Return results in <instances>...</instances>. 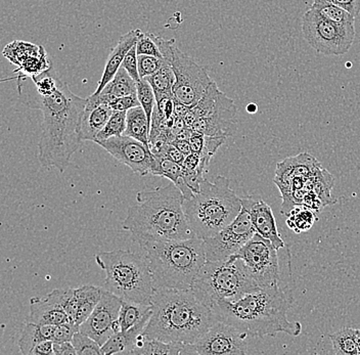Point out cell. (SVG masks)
<instances>
[{
    "instance_id": "8fae6325",
    "label": "cell",
    "mask_w": 360,
    "mask_h": 355,
    "mask_svg": "<svg viewBox=\"0 0 360 355\" xmlns=\"http://www.w3.org/2000/svg\"><path fill=\"white\" fill-rule=\"evenodd\" d=\"M278 251L269 240L256 233L233 257L240 258L247 265L250 273L259 287L280 284L281 269Z\"/></svg>"
},
{
    "instance_id": "ab89813d",
    "label": "cell",
    "mask_w": 360,
    "mask_h": 355,
    "mask_svg": "<svg viewBox=\"0 0 360 355\" xmlns=\"http://www.w3.org/2000/svg\"><path fill=\"white\" fill-rule=\"evenodd\" d=\"M79 332V327L71 323H64L62 325H56L51 340L55 343L71 342L74 335Z\"/></svg>"
},
{
    "instance_id": "30bf717a",
    "label": "cell",
    "mask_w": 360,
    "mask_h": 355,
    "mask_svg": "<svg viewBox=\"0 0 360 355\" xmlns=\"http://www.w3.org/2000/svg\"><path fill=\"white\" fill-rule=\"evenodd\" d=\"M302 33L316 53L325 56H343L354 42L355 23L339 24L330 21L311 8L304 13Z\"/></svg>"
},
{
    "instance_id": "3957f363",
    "label": "cell",
    "mask_w": 360,
    "mask_h": 355,
    "mask_svg": "<svg viewBox=\"0 0 360 355\" xmlns=\"http://www.w3.org/2000/svg\"><path fill=\"white\" fill-rule=\"evenodd\" d=\"M152 309L143 335L164 342L195 343L217 321L212 309L202 304L191 289L157 288Z\"/></svg>"
},
{
    "instance_id": "8d00e7d4",
    "label": "cell",
    "mask_w": 360,
    "mask_h": 355,
    "mask_svg": "<svg viewBox=\"0 0 360 355\" xmlns=\"http://www.w3.org/2000/svg\"><path fill=\"white\" fill-rule=\"evenodd\" d=\"M71 342L73 344L77 355H103L100 344L83 333H76Z\"/></svg>"
},
{
    "instance_id": "4dcf8cb0",
    "label": "cell",
    "mask_w": 360,
    "mask_h": 355,
    "mask_svg": "<svg viewBox=\"0 0 360 355\" xmlns=\"http://www.w3.org/2000/svg\"><path fill=\"white\" fill-rule=\"evenodd\" d=\"M311 8L330 21L339 24L355 23V18L351 13L328 0H314Z\"/></svg>"
},
{
    "instance_id": "83f0119b",
    "label": "cell",
    "mask_w": 360,
    "mask_h": 355,
    "mask_svg": "<svg viewBox=\"0 0 360 355\" xmlns=\"http://www.w3.org/2000/svg\"><path fill=\"white\" fill-rule=\"evenodd\" d=\"M152 312V305L139 304V303L124 301L119 316L121 332L127 331L143 320L146 316Z\"/></svg>"
},
{
    "instance_id": "7bdbcfd3",
    "label": "cell",
    "mask_w": 360,
    "mask_h": 355,
    "mask_svg": "<svg viewBox=\"0 0 360 355\" xmlns=\"http://www.w3.org/2000/svg\"><path fill=\"white\" fill-rule=\"evenodd\" d=\"M356 18L360 13V0H328Z\"/></svg>"
},
{
    "instance_id": "52a82bcc",
    "label": "cell",
    "mask_w": 360,
    "mask_h": 355,
    "mask_svg": "<svg viewBox=\"0 0 360 355\" xmlns=\"http://www.w3.org/2000/svg\"><path fill=\"white\" fill-rule=\"evenodd\" d=\"M94 258L105 273V290L124 301L152 305L156 285L145 255L118 249Z\"/></svg>"
},
{
    "instance_id": "d4e9b609",
    "label": "cell",
    "mask_w": 360,
    "mask_h": 355,
    "mask_svg": "<svg viewBox=\"0 0 360 355\" xmlns=\"http://www.w3.org/2000/svg\"><path fill=\"white\" fill-rule=\"evenodd\" d=\"M124 136H131L150 147L148 145H150V123L141 105L128 110Z\"/></svg>"
},
{
    "instance_id": "74e56055",
    "label": "cell",
    "mask_w": 360,
    "mask_h": 355,
    "mask_svg": "<svg viewBox=\"0 0 360 355\" xmlns=\"http://www.w3.org/2000/svg\"><path fill=\"white\" fill-rule=\"evenodd\" d=\"M137 60H139V72L141 79H146V78L154 75L165 63L164 58L146 55H139Z\"/></svg>"
},
{
    "instance_id": "4316f807",
    "label": "cell",
    "mask_w": 360,
    "mask_h": 355,
    "mask_svg": "<svg viewBox=\"0 0 360 355\" xmlns=\"http://www.w3.org/2000/svg\"><path fill=\"white\" fill-rule=\"evenodd\" d=\"M103 288L83 286L74 289V294L78 301V311L76 316V325L80 327L90 314H92L101 298Z\"/></svg>"
},
{
    "instance_id": "2e32d148",
    "label": "cell",
    "mask_w": 360,
    "mask_h": 355,
    "mask_svg": "<svg viewBox=\"0 0 360 355\" xmlns=\"http://www.w3.org/2000/svg\"><path fill=\"white\" fill-rule=\"evenodd\" d=\"M74 289H56L41 298H31L30 321L36 325H58L68 323L67 306Z\"/></svg>"
},
{
    "instance_id": "5bb4252c",
    "label": "cell",
    "mask_w": 360,
    "mask_h": 355,
    "mask_svg": "<svg viewBox=\"0 0 360 355\" xmlns=\"http://www.w3.org/2000/svg\"><path fill=\"white\" fill-rule=\"evenodd\" d=\"M123 300L108 290H101V298L89 318L79 327V332L91 337L103 346L115 333L121 332L119 316Z\"/></svg>"
},
{
    "instance_id": "cb8c5ba5",
    "label": "cell",
    "mask_w": 360,
    "mask_h": 355,
    "mask_svg": "<svg viewBox=\"0 0 360 355\" xmlns=\"http://www.w3.org/2000/svg\"><path fill=\"white\" fill-rule=\"evenodd\" d=\"M191 129L205 136L226 138L235 134L236 120L222 117H199Z\"/></svg>"
},
{
    "instance_id": "8992f818",
    "label": "cell",
    "mask_w": 360,
    "mask_h": 355,
    "mask_svg": "<svg viewBox=\"0 0 360 355\" xmlns=\"http://www.w3.org/2000/svg\"><path fill=\"white\" fill-rule=\"evenodd\" d=\"M184 209L191 231L206 240L238 217L243 209L242 199L231 190V179L218 175L213 183L205 179L199 192L184 200Z\"/></svg>"
},
{
    "instance_id": "b9f144b4",
    "label": "cell",
    "mask_w": 360,
    "mask_h": 355,
    "mask_svg": "<svg viewBox=\"0 0 360 355\" xmlns=\"http://www.w3.org/2000/svg\"><path fill=\"white\" fill-rule=\"evenodd\" d=\"M110 107L114 111H126L132 109V108L139 107L141 105L137 94H130V96H121V98H116L109 103Z\"/></svg>"
},
{
    "instance_id": "e0dca14e",
    "label": "cell",
    "mask_w": 360,
    "mask_h": 355,
    "mask_svg": "<svg viewBox=\"0 0 360 355\" xmlns=\"http://www.w3.org/2000/svg\"><path fill=\"white\" fill-rule=\"evenodd\" d=\"M242 205L243 208L249 213L256 233L265 239L269 240L276 247V250L285 248V244L278 233L271 207L261 198L252 197V195L242 198Z\"/></svg>"
},
{
    "instance_id": "1f68e13d",
    "label": "cell",
    "mask_w": 360,
    "mask_h": 355,
    "mask_svg": "<svg viewBox=\"0 0 360 355\" xmlns=\"http://www.w3.org/2000/svg\"><path fill=\"white\" fill-rule=\"evenodd\" d=\"M154 89L156 94H173V86L175 83V75L170 64L164 63L162 68L154 75L146 78Z\"/></svg>"
},
{
    "instance_id": "7a4b0ae2",
    "label": "cell",
    "mask_w": 360,
    "mask_h": 355,
    "mask_svg": "<svg viewBox=\"0 0 360 355\" xmlns=\"http://www.w3.org/2000/svg\"><path fill=\"white\" fill-rule=\"evenodd\" d=\"M291 305L292 299L276 284L259 288L236 301H218L211 309L218 321L246 333L250 338L278 333L297 337L302 333V325L288 318Z\"/></svg>"
},
{
    "instance_id": "f1b7e54d",
    "label": "cell",
    "mask_w": 360,
    "mask_h": 355,
    "mask_svg": "<svg viewBox=\"0 0 360 355\" xmlns=\"http://www.w3.org/2000/svg\"><path fill=\"white\" fill-rule=\"evenodd\" d=\"M334 354L338 355H359L356 330L343 328L330 335Z\"/></svg>"
},
{
    "instance_id": "9a60e30c",
    "label": "cell",
    "mask_w": 360,
    "mask_h": 355,
    "mask_svg": "<svg viewBox=\"0 0 360 355\" xmlns=\"http://www.w3.org/2000/svg\"><path fill=\"white\" fill-rule=\"evenodd\" d=\"M117 161L128 166L134 174L146 176L150 174L155 164V155L150 147L131 136H114L98 143Z\"/></svg>"
},
{
    "instance_id": "7402d4cb",
    "label": "cell",
    "mask_w": 360,
    "mask_h": 355,
    "mask_svg": "<svg viewBox=\"0 0 360 355\" xmlns=\"http://www.w3.org/2000/svg\"><path fill=\"white\" fill-rule=\"evenodd\" d=\"M152 312L146 316L143 320L139 321L136 325L130 328L127 331L115 333L111 338L101 346L103 355L130 354V352L134 349L135 344H136L139 335L143 334V331H145L146 325H148L150 316H152Z\"/></svg>"
},
{
    "instance_id": "d6986e66",
    "label": "cell",
    "mask_w": 360,
    "mask_h": 355,
    "mask_svg": "<svg viewBox=\"0 0 360 355\" xmlns=\"http://www.w3.org/2000/svg\"><path fill=\"white\" fill-rule=\"evenodd\" d=\"M114 110L108 103H101L98 94L86 98V105L81 118L80 136L82 141H94L111 118Z\"/></svg>"
},
{
    "instance_id": "f35d334b",
    "label": "cell",
    "mask_w": 360,
    "mask_h": 355,
    "mask_svg": "<svg viewBox=\"0 0 360 355\" xmlns=\"http://www.w3.org/2000/svg\"><path fill=\"white\" fill-rule=\"evenodd\" d=\"M136 51L137 55L153 56V57L163 58L159 46H157L150 33L141 32L139 34L136 42Z\"/></svg>"
},
{
    "instance_id": "ffe728a7",
    "label": "cell",
    "mask_w": 360,
    "mask_h": 355,
    "mask_svg": "<svg viewBox=\"0 0 360 355\" xmlns=\"http://www.w3.org/2000/svg\"><path fill=\"white\" fill-rule=\"evenodd\" d=\"M195 116L199 117H224V118L236 119V105L231 98L218 89L215 82L211 83L199 103L191 108Z\"/></svg>"
},
{
    "instance_id": "7c38bea8",
    "label": "cell",
    "mask_w": 360,
    "mask_h": 355,
    "mask_svg": "<svg viewBox=\"0 0 360 355\" xmlns=\"http://www.w3.org/2000/svg\"><path fill=\"white\" fill-rule=\"evenodd\" d=\"M249 213L244 208L238 217L221 231L204 240L207 260L218 262L231 258L238 253L255 235Z\"/></svg>"
},
{
    "instance_id": "e575fe53",
    "label": "cell",
    "mask_w": 360,
    "mask_h": 355,
    "mask_svg": "<svg viewBox=\"0 0 360 355\" xmlns=\"http://www.w3.org/2000/svg\"><path fill=\"white\" fill-rule=\"evenodd\" d=\"M150 174L165 177L171 183L176 184L180 177L182 176V166L167 157L155 155L154 167H153Z\"/></svg>"
},
{
    "instance_id": "f907efd6",
    "label": "cell",
    "mask_w": 360,
    "mask_h": 355,
    "mask_svg": "<svg viewBox=\"0 0 360 355\" xmlns=\"http://www.w3.org/2000/svg\"><path fill=\"white\" fill-rule=\"evenodd\" d=\"M357 335V349H359V355H360V330H356Z\"/></svg>"
},
{
    "instance_id": "60d3db41",
    "label": "cell",
    "mask_w": 360,
    "mask_h": 355,
    "mask_svg": "<svg viewBox=\"0 0 360 355\" xmlns=\"http://www.w3.org/2000/svg\"><path fill=\"white\" fill-rule=\"evenodd\" d=\"M137 57H139V55H137L136 46H135L128 51L127 55H126L125 58H124L122 64L123 68L126 69V71L129 73V75L134 78L136 83L141 79V76H139V60H137Z\"/></svg>"
},
{
    "instance_id": "f546056e",
    "label": "cell",
    "mask_w": 360,
    "mask_h": 355,
    "mask_svg": "<svg viewBox=\"0 0 360 355\" xmlns=\"http://www.w3.org/2000/svg\"><path fill=\"white\" fill-rule=\"evenodd\" d=\"M136 91V82L129 75V73L126 71V69L121 67L118 72H117L115 77L108 83L107 86L101 92L111 94L115 98H121V96L135 94Z\"/></svg>"
},
{
    "instance_id": "ba28073f",
    "label": "cell",
    "mask_w": 360,
    "mask_h": 355,
    "mask_svg": "<svg viewBox=\"0 0 360 355\" xmlns=\"http://www.w3.org/2000/svg\"><path fill=\"white\" fill-rule=\"evenodd\" d=\"M259 288L245 262L231 256L218 262L207 260L191 289L202 304L212 309L218 301H236Z\"/></svg>"
},
{
    "instance_id": "484cf974",
    "label": "cell",
    "mask_w": 360,
    "mask_h": 355,
    "mask_svg": "<svg viewBox=\"0 0 360 355\" xmlns=\"http://www.w3.org/2000/svg\"><path fill=\"white\" fill-rule=\"evenodd\" d=\"M55 329L56 325H36L29 321L24 325L19 340L20 352L24 355H31L37 344L44 340H51Z\"/></svg>"
},
{
    "instance_id": "c3c4849f",
    "label": "cell",
    "mask_w": 360,
    "mask_h": 355,
    "mask_svg": "<svg viewBox=\"0 0 360 355\" xmlns=\"http://www.w3.org/2000/svg\"><path fill=\"white\" fill-rule=\"evenodd\" d=\"M172 145H174L182 153V154L188 156V155L193 154L191 152L190 141H173Z\"/></svg>"
},
{
    "instance_id": "603a6c76",
    "label": "cell",
    "mask_w": 360,
    "mask_h": 355,
    "mask_svg": "<svg viewBox=\"0 0 360 355\" xmlns=\"http://www.w3.org/2000/svg\"><path fill=\"white\" fill-rule=\"evenodd\" d=\"M134 355H157V354H193L191 344L168 343L158 339L146 338L145 335H139L135 344L134 349L130 352Z\"/></svg>"
},
{
    "instance_id": "44dd1931",
    "label": "cell",
    "mask_w": 360,
    "mask_h": 355,
    "mask_svg": "<svg viewBox=\"0 0 360 355\" xmlns=\"http://www.w3.org/2000/svg\"><path fill=\"white\" fill-rule=\"evenodd\" d=\"M141 33V31L139 29H134V30L129 31L126 34L121 36L118 44L112 49L109 57L107 58L105 70H103V75H101V80L98 81V87H96L94 94H100L103 89L107 86L108 83L115 77L118 70L122 67L124 58H125L128 51L132 47L136 46Z\"/></svg>"
},
{
    "instance_id": "836d02e7",
    "label": "cell",
    "mask_w": 360,
    "mask_h": 355,
    "mask_svg": "<svg viewBox=\"0 0 360 355\" xmlns=\"http://www.w3.org/2000/svg\"><path fill=\"white\" fill-rule=\"evenodd\" d=\"M126 116H127L126 111H114L105 127L96 136L94 143H100L114 136H123L126 130Z\"/></svg>"
},
{
    "instance_id": "bcb514c9",
    "label": "cell",
    "mask_w": 360,
    "mask_h": 355,
    "mask_svg": "<svg viewBox=\"0 0 360 355\" xmlns=\"http://www.w3.org/2000/svg\"><path fill=\"white\" fill-rule=\"evenodd\" d=\"M31 355H55L53 341L44 340L37 344L31 352Z\"/></svg>"
},
{
    "instance_id": "ee69618b",
    "label": "cell",
    "mask_w": 360,
    "mask_h": 355,
    "mask_svg": "<svg viewBox=\"0 0 360 355\" xmlns=\"http://www.w3.org/2000/svg\"><path fill=\"white\" fill-rule=\"evenodd\" d=\"M160 156L167 157V158L171 159V160L176 162V163L182 165V163L184 162V159H186V155L182 154L181 152L172 143H168V145L165 146L164 148L163 152Z\"/></svg>"
},
{
    "instance_id": "7dc6e473",
    "label": "cell",
    "mask_w": 360,
    "mask_h": 355,
    "mask_svg": "<svg viewBox=\"0 0 360 355\" xmlns=\"http://www.w3.org/2000/svg\"><path fill=\"white\" fill-rule=\"evenodd\" d=\"M53 350L55 355H77L72 342H53Z\"/></svg>"
},
{
    "instance_id": "681fc988",
    "label": "cell",
    "mask_w": 360,
    "mask_h": 355,
    "mask_svg": "<svg viewBox=\"0 0 360 355\" xmlns=\"http://www.w3.org/2000/svg\"><path fill=\"white\" fill-rule=\"evenodd\" d=\"M247 111L251 114L256 113L257 112V105H254V103H250L247 107Z\"/></svg>"
},
{
    "instance_id": "d590c367",
    "label": "cell",
    "mask_w": 360,
    "mask_h": 355,
    "mask_svg": "<svg viewBox=\"0 0 360 355\" xmlns=\"http://www.w3.org/2000/svg\"><path fill=\"white\" fill-rule=\"evenodd\" d=\"M136 94L141 108L145 110L148 121L152 124V117L156 108V93L154 89L146 79H141L136 83Z\"/></svg>"
},
{
    "instance_id": "6da1fadb",
    "label": "cell",
    "mask_w": 360,
    "mask_h": 355,
    "mask_svg": "<svg viewBox=\"0 0 360 355\" xmlns=\"http://www.w3.org/2000/svg\"><path fill=\"white\" fill-rule=\"evenodd\" d=\"M25 105L44 114L38 159L45 169L55 167L64 172L80 147V124L86 98L76 96L62 79L53 93L26 94Z\"/></svg>"
},
{
    "instance_id": "ac0fdd59",
    "label": "cell",
    "mask_w": 360,
    "mask_h": 355,
    "mask_svg": "<svg viewBox=\"0 0 360 355\" xmlns=\"http://www.w3.org/2000/svg\"><path fill=\"white\" fill-rule=\"evenodd\" d=\"M319 168H321V166L316 159L310 156L308 153H302L298 156L287 158L278 164L274 183L280 188L281 194H283L291 188L294 179L310 176Z\"/></svg>"
},
{
    "instance_id": "5b68a950",
    "label": "cell",
    "mask_w": 360,
    "mask_h": 355,
    "mask_svg": "<svg viewBox=\"0 0 360 355\" xmlns=\"http://www.w3.org/2000/svg\"><path fill=\"white\" fill-rule=\"evenodd\" d=\"M154 276L157 288L188 290L206 264L204 240H156L134 237Z\"/></svg>"
},
{
    "instance_id": "277c9868",
    "label": "cell",
    "mask_w": 360,
    "mask_h": 355,
    "mask_svg": "<svg viewBox=\"0 0 360 355\" xmlns=\"http://www.w3.org/2000/svg\"><path fill=\"white\" fill-rule=\"evenodd\" d=\"M130 207L122 228L132 237L156 240H186L195 237L186 219L184 195L171 183L156 190L141 191Z\"/></svg>"
},
{
    "instance_id": "d6a6232c",
    "label": "cell",
    "mask_w": 360,
    "mask_h": 355,
    "mask_svg": "<svg viewBox=\"0 0 360 355\" xmlns=\"http://www.w3.org/2000/svg\"><path fill=\"white\" fill-rule=\"evenodd\" d=\"M287 226L296 233H301L308 231L314 226L317 219L314 214V211L308 207H298L292 209L288 214Z\"/></svg>"
},
{
    "instance_id": "f6af8a7d",
    "label": "cell",
    "mask_w": 360,
    "mask_h": 355,
    "mask_svg": "<svg viewBox=\"0 0 360 355\" xmlns=\"http://www.w3.org/2000/svg\"><path fill=\"white\" fill-rule=\"evenodd\" d=\"M191 152L193 154L201 155L205 148V134L193 131L190 138Z\"/></svg>"
},
{
    "instance_id": "9c48e42d",
    "label": "cell",
    "mask_w": 360,
    "mask_h": 355,
    "mask_svg": "<svg viewBox=\"0 0 360 355\" xmlns=\"http://www.w3.org/2000/svg\"><path fill=\"white\" fill-rule=\"evenodd\" d=\"M150 35L159 46L164 60L170 64L174 72L173 98L191 109L199 103L213 80L206 70L180 51L174 39L166 40L152 33Z\"/></svg>"
},
{
    "instance_id": "4fadbf2b",
    "label": "cell",
    "mask_w": 360,
    "mask_h": 355,
    "mask_svg": "<svg viewBox=\"0 0 360 355\" xmlns=\"http://www.w3.org/2000/svg\"><path fill=\"white\" fill-rule=\"evenodd\" d=\"M248 338L246 333L217 320L197 342L191 344V348L193 354L244 355L248 351Z\"/></svg>"
}]
</instances>
